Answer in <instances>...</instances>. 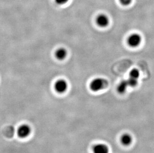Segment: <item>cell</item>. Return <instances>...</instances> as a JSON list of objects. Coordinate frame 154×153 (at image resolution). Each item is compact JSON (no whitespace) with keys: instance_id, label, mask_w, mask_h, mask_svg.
<instances>
[{"instance_id":"obj_8","label":"cell","mask_w":154,"mask_h":153,"mask_svg":"<svg viewBox=\"0 0 154 153\" xmlns=\"http://www.w3.org/2000/svg\"><path fill=\"white\" fill-rule=\"evenodd\" d=\"M67 51L64 48H60L57 50L55 52V57L57 59L63 60L66 58L67 56Z\"/></svg>"},{"instance_id":"obj_5","label":"cell","mask_w":154,"mask_h":153,"mask_svg":"<svg viewBox=\"0 0 154 153\" xmlns=\"http://www.w3.org/2000/svg\"><path fill=\"white\" fill-rule=\"evenodd\" d=\"M93 153H109L110 149L108 146L104 143L95 145L92 148Z\"/></svg>"},{"instance_id":"obj_3","label":"cell","mask_w":154,"mask_h":153,"mask_svg":"<svg viewBox=\"0 0 154 153\" xmlns=\"http://www.w3.org/2000/svg\"><path fill=\"white\" fill-rule=\"evenodd\" d=\"M142 38L140 35L138 33L131 34L128 39V44L132 47H136L141 44Z\"/></svg>"},{"instance_id":"obj_9","label":"cell","mask_w":154,"mask_h":153,"mask_svg":"<svg viewBox=\"0 0 154 153\" xmlns=\"http://www.w3.org/2000/svg\"><path fill=\"white\" fill-rule=\"evenodd\" d=\"M128 87H129V86L127 80H123L118 85L117 87V91L120 94H124L126 91Z\"/></svg>"},{"instance_id":"obj_6","label":"cell","mask_w":154,"mask_h":153,"mask_svg":"<svg viewBox=\"0 0 154 153\" xmlns=\"http://www.w3.org/2000/svg\"><path fill=\"white\" fill-rule=\"evenodd\" d=\"M96 22L98 26L101 28H105L109 24V18L104 14H100L97 16Z\"/></svg>"},{"instance_id":"obj_4","label":"cell","mask_w":154,"mask_h":153,"mask_svg":"<svg viewBox=\"0 0 154 153\" xmlns=\"http://www.w3.org/2000/svg\"><path fill=\"white\" fill-rule=\"evenodd\" d=\"M68 85L64 80H59L57 81L54 85L55 91L58 93L62 94L67 90Z\"/></svg>"},{"instance_id":"obj_10","label":"cell","mask_w":154,"mask_h":153,"mask_svg":"<svg viewBox=\"0 0 154 153\" xmlns=\"http://www.w3.org/2000/svg\"><path fill=\"white\" fill-rule=\"evenodd\" d=\"M139 71L137 69H133L130 72V78H133L135 79L138 80V78L139 77Z\"/></svg>"},{"instance_id":"obj_1","label":"cell","mask_w":154,"mask_h":153,"mask_svg":"<svg viewBox=\"0 0 154 153\" xmlns=\"http://www.w3.org/2000/svg\"><path fill=\"white\" fill-rule=\"evenodd\" d=\"M107 80L103 78H97L90 82V88L92 91L97 92L106 88L108 86Z\"/></svg>"},{"instance_id":"obj_13","label":"cell","mask_w":154,"mask_h":153,"mask_svg":"<svg viewBox=\"0 0 154 153\" xmlns=\"http://www.w3.org/2000/svg\"><path fill=\"white\" fill-rule=\"evenodd\" d=\"M55 3L59 5H63L69 1V0H54Z\"/></svg>"},{"instance_id":"obj_2","label":"cell","mask_w":154,"mask_h":153,"mask_svg":"<svg viewBox=\"0 0 154 153\" xmlns=\"http://www.w3.org/2000/svg\"><path fill=\"white\" fill-rule=\"evenodd\" d=\"M31 128L28 124L20 126L17 130V136L20 138H26L31 134Z\"/></svg>"},{"instance_id":"obj_7","label":"cell","mask_w":154,"mask_h":153,"mask_svg":"<svg viewBox=\"0 0 154 153\" xmlns=\"http://www.w3.org/2000/svg\"><path fill=\"white\" fill-rule=\"evenodd\" d=\"M120 141L124 146H129L132 143V136L129 133H125L121 137Z\"/></svg>"},{"instance_id":"obj_12","label":"cell","mask_w":154,"mask_h":153,"mask_svg":"<svg viewBox=\"0 0 154 153\" xmlns=\"http://www.w3.org/2000/svg\"><path fill=\"white\" fill-rule=\"evenodd\" d=\"M120 3L123 6H129L131 4L132 0H119Z\"/></svg>"},{"instance_id":"obj_11","label":"cell","mask_w":154,"mask_h":153,"mask_svg":"<svg viewBox=\"0 0 154 153\" xmlns=\"http://www.w3.org/2000/svg\"><path fill=\"white\" fill-rule=\"evenodd\" d=\"M128 86L129 87H136L138 84V80L135 79L133 78H130L127 80Z\"/></svg>"}]
</instances>
